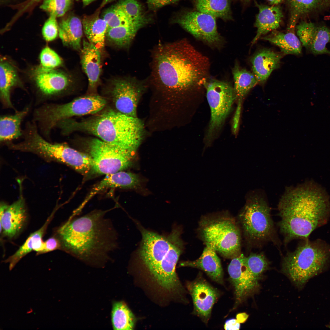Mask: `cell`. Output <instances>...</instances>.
I'll return each instance as SVG.
<instances>
[{"label": "cell", "mask_w": 330, "mask_h": 330, "mask_svg": "<svg viewBox=\"0 0 330 330\" xmlns=\"http://www.w3.org/2000/svg\"><path fill=\"white\" fill-rule=\"evenodd\" d=\"M237 319L239 322H244L245 321L248 317V316L245 313H242L241 314H239V315L237 316Z\"/></svg>", "instance_id": "cell-44"}, {"label": "cell", "mask_w": 330, "mask_h": 330, "mask_svg": "<svg viewBox=\"0 0 330 330\" xmlns=\"http://www.w3.org/2000/svg\"><path fill=\"white\" fill-rule=\"evenodd\" d=\"M216 251L212 247L206 245L202 253L197 259L193 261L182 262L180 265L197 268L204 271L214 281L223 283V273L220 260Z\"/></svg>", "instance_id": "cell-21"}, {"label": "cell", "mask_w": 330, "mask_h": 330, "mask_svg": "<svg viewBox=\"0 0 330 330\" xmlns=\"http://www.w3.org/2000/svg\"><path fill=\"white\" fill-rule=\"evenodd\" d=\"M117 3L133 21H139L149 16L145 14L138 0H119Z\"/></svg>", "instance_id": "cell-37"}, {"label": "cell", "mask_w": 330, "mask_h": 330, "mask_svg": "<svg viewBox=\"0 0 330 330\" xmlns=\"http://www.w3.org/2000/svg\"><path fill=\"white\" fill-rule=\"evenodd\" d=\"M208 58L186 39L159 44L152 54V80L154 92L149 110L156 117L173 119L180 98L204 86L210 68Z\"/></svg>", "instance_id": "cell-1"}, {"label": "cell", "mask_w": 330, "mask_h": 330, "mask_svg": "<svg viewBox=\"0 0 330 330\" xmlns=\"http://www.w3.org/2000/svg\"><path fill=\"white\" fill-rule=\"evenodd\" d=\"M239 218L244 235L252 245L277 243L270 208L261 197L253 195L249 198Z\"/></svg>", "instance_id": "cell-9"}, {"label": "cell", "mask_w": 330, "mask_h": 330, "mask_svg": "<svg viewBox=\"0 0 330 330\" xmlns=\"http://www.w3.org/2000/svg\"><path fill=\"white\" fill-rule=\"evenodd\" d=\"M215 18L197 10L190 11L180 15L175 22L198 39L218 47L222 39L217 31Z\"/></svg>", "instance_id": "cell-14"}, {"label": "cell", "mask_w": 330, "mask_h": 330, "mask_svg": "<svg viewBox=\"0 0 330 330\" xmlns=\"http://www.w3.org/2000/svg\"><path fill=\"white\" fill-rule=\"evenodd\" d=\"M88 145L93 162L92 170L95 173L106 175L113 174L127 168L133 164L134 153L98 138L90 140Z\"/></svg>", "instance_id": "cell-10"}, {"label": "cell", "mask_w": 330, "mask_h": 330, "mask_svg": "<svg viewBox=\"0 0 330 330\" xmlns=\"http://www.w3.org/2000/svg\"><path fill=\"white\" fill-rule=\"evenodd\" d=\"M186 287L193 299V313L207 323L219 297L218 291L200 277L188 282Z\"/></svg>", "instance_id": "cell-16"}, {"label": "cell", "mask_w": 330, "mask_h": 330, "mask_svg": "<svg viewBox=\"0 0 330 330\" xmlns=\"http://www.w3.org/2000/svg\"><path fill=\"white\" fill-rule=\"evenodd\" d=\"M83 30L82 21L74 15L64 18L59 25L58 34L63 45L77 51L82 47Z\"/></svg>", "instance_id": "cell-24"}, {"label": "cell", "mask_w": 330, "mask_h": 330, "mask_svg": "<svg viewBox=\"0 0 330 330\" xmlns=\"http://www.w3.org/2000/svg\"><path fill=\"white\" fill-rule=\"evenodd\" d=\"M93 115L80 121L72 118L60 120L56 127L63 135L75 131L85 132L135 154L146 134V127L142 120L112 109Z\"/></svg>", "instance_id": "cell-4"}, {"label": "cell", "mask_w": 330, "mask_h": 330, "mask_svg": "<svg viewBox=\"0 0 330 330\" xmlns=\"http://www.w3.org/2000/svg\"><path fill=\"white\" fill-rule=\"evenodd\" d=\"M72 0H44L40 8L56 17L64 15L71 6Z\"/></svg>", "instance_id": "cell-38"}, {"label": "cell", "mask_w": 330, "mask_h": 330, "mask_svg": "<svg viewBox=\"0 0 330 330\" xmlns=\"http://www.w3.org/2000/svg\"><path fill=\"white\" fill-rule=\"evenodd\" d=\"M52 215L48 218L44 224L39 229L31 233L24 244L11 256L6 260L9 264L11 270L23 257L32 251L42 253L44 248V243L42 238L46 229L51 220Z\"/></svg>", "instance_id": "cell-29"}, {"label": "cell", "mask_w": 330, "mask_h": 330, "mask_svg": "<svg viewBox=\"0 0 330 330\" xmlns=\"http://www.w3.org/2000/svg\"><path fill=\"white\" fill-rule=\"evenodd\" d=\"M106 103L105 98L97 94H87L65 104H46L35 109L32 121L42 135L49 138L59 121L75 116L95 114L103 109Z\"/></svg>", "instance_id": "cell-7"}, {"label": "cell", "mask_w": 330, "mask_h": 330, "mask_svg": "<svg viewBox=\"0 0 330 330\" xmlns=\"http://www.w3.org/2000/svg\"><path fill=\"white\" fill-rule=\"evenodd\" d=\"M111 317L114 330H132L134 327L135 318L134 315L123 301L113 302Z\"/></svg>", "instance_id": "cell-33"}, {"label": "cell", "mask_w": 330, "mask_h": 330, "mask_svg": "<svg viewBox=\"0 0 330 330\" xmlns=\"http://www.w3.org/2000/svg\"><path fill=\"white\" fill-rule=\"evenodd\" d=\"M199 230L206 245L223 256L232 259L241 253L240 231L233 218L225 215L206 217L200 220Z\"/></svg>", "instance_id": "cell-8"}, {"label": "cell", "mask_w": 330, "mask_h": 330, "mask_svg": "<svg viewBox=\"0 0 330 330\" xmlns=\"http://www.w3.org/2000/svg\"><path fill=\"white\" fill-rule=\"evenodd\" d=\"M245 258L241 253L232 259L228 267L230 280L234 290L235 301L233 309L259 286L258 280L253 277L248 267Z\"/></svg>", "instance_id": "cell-15"}, {"label": "cell", "mask_w": 330, "mask_h": 330, "mask_svg": "<svg viewBox=\"0 0 330 330\" xmlns=\"http://www.w3.org/2000/svg\"><path fill=\"white\" fill-rule=\"evenodd\" d=\"M278 225L285 244L296 239L306 240L326 222L330 203L324 191L309 182L291 190L278 206Z\"/></svg>", "instance_id": "cell-3"}, {"label": "cell", "mask_w": 330, "mask_h": 330, "mask_svg": "<svg viewBox=\"0 0 330 330\" xmlns=\"http://www.w3.org/2000/svg\"><path fill=\"white\" fill-rule=\"evenodd\" d=\"M240 322L237 319H231L227 321L224 326L226 330H239L240 327Z\"/></svg>", "instance_id": "cell-43"}, {"label": "cell", "mask_w": 330, "mask_h": 330, "mask_svg": "<svg viewBox=\"0 0 330 330\" xmlns=\"http://www.w3.org/2000/svg\"><path fill=\"white\" fill-rule=\"evenodd\" d=\"M111 83L109 92L115 110L128 116L138 117V104L147 86L132 78L115 79Z\"/></svg>", "instance_id": "cell-13"}, {"label": "cell", "mask_w": 330, "mask_h": 330, "mask_svg": "<svg viewBox=\"0 0 330 330\" xmlns=\"http://www.w3.org/2000/svg\"><path fill=\"white\" fill-rule=\"evenodd\" d=\"M197 11L222 20H232L231 0H195Z\"/></svg>", "instance_id": "cell-31"}, {"label": "cell", "mask_w": 330, "mask_h": 330, "mask_svg": "<svg viewBox=\"0 0 330 330\" xmlns=\"http://www.w3.org/2000/svg\"><path fill=\"white\" fill-rule=\"evenodd\" d=\"M56 17L50 15L45 23L42 29V34L44 39L46 41H52L57 37L59 32V25Z\"/></svg>", "instance_id": "cell-40"}, {"label": "cell", "mask_w": 330, "mask_h": 330, "mask_svg": "<svg viewBox=\"0 0 330 330\" xmlns=\"http://www.w3.org/2000/svg\"><path fill=\"white\" fill-rule=\"evenodd\" d=\"M44 243V248L42 253L50 252L60 249L61 247V242L59 239L51 237L47 240Z\"/></svg>", "instance_id": "cell-42"}, {"label": "cell", "mask_w": 330, "mask_h": 330, "mask_svg": "<svg viewBox=\"0 0 330 330\" xmlns=\"http://www.w3.org/2000/svg\"><path fill=\"white\" fill-rule=\"evenodd\" d=\"M248 267L253 277L258 280L262 273L268 268L269 262L262 253H251L246 257Z\"/></svg>", "instance_id": "cell-36"}, {"label": "cell", "mask_w": 330, "mask_h": 330, "mask_svg": "<svg viewBox=\"0 0 330 330\" xmlns=\"http://www.w3.org/2000/svg\"><path fill=\"white\" fill-rule=\"evenodd\" d=\"M30 108L28 105L13 114L2 115L0 120V141L6 142L22 136L21 123Z\"/></svg>", "instance_id": "cell-27"}, {"label": "cell", "mask_w": 330, "mask_h": 330, "mask_svg": "<svg viewBox=\"0 0 330 330\" xmlns=\"http://www.w3.org/2000/svg\"><path fill=\"white\" fill-rule=\"evenodd\" d=\"M181 0H147L149 9L156 10L165 6L176 3Z\"/></svg>", "instance_id": "cell-41"}, {"label": "cell", "mask_w": 330, "mask_h": 330, "mask_svg": "<svg viewBox=\"0 0 330 330\" xmlns=\"http://www.w3.org/2000/svg\"><path fill=\"white\" fill-rule=\"evenodd\" d=\"M39 59L41 66L47 69H54L62 63V60L58 54L48 47H46L42 50Z\"/></svg>", "instance_id": "cell-39"}, {"label": "cell", "mask_w": 330, "mask_h": 330, "mask_svg": "<svg viewBox=\"0 0 330 330\" xmlns=\"http://www.w3.org/2000/svg\"><path fill=\"white\" fill-rule=\"evenodd\" d=\"M113 0H103L101 5L100 8H102L103 7L107 4L113 1Z\"/></svg>", "instance_id": "cell-47"}, {"label": "cell", "mask_w": 330, "mask_h": 330, "mask_svg": "<svg viewBox=\"0 0 330 330\" xmlns=\"http://www.w3.org/2000/svg\"><path fill=\"white\" fill-rule=\"evenodd\" d=\"M83 3V6H86L94 1L95 0H81Z\"/></svg>", "instance_id": "cell-46"}, {"label": "cell", "mask_w": 330, "mask_h": 330, "mask_svg": "<svg viewBox=\"0 0 330 330\" xmlns=\"http://www.w3.org/2000/svg\"><path fill=\"white\" fill-rule=\"evenodd\" d=\"M99 12L90 16H84L82 20L83 30L90 42L100 50L105 46V40L108 25L99 16Z\"/></svg>", "instance_id": "cell-28"}, {"label": "cell", "mask_w": 330, "mask_h": 330, "mask_svg": "<svg viewBox=\"0 0 330 330\" xmlns=\"http://www.w3.org/2000/svg\"><path fill=\"white\" fill-rule=\"evenodd\" d=\"M297 34L308 53L314 55H330L326 45L330 43V29L324 25L302 22L297 26Z\"/></svg>", "instance_id": "cell-17"}, {"label": "cell", "mask_w": 330, "mask_h": 330, "mask_svg": "<svg viewBox=\"0 0 330 330\" xmlns=\"http://www.w3.org/2000/svg\"><path fill=\"white\" fill-rule=\"evenodd\" d=\"M150 17L130 25L108 28L106 38L111 44L119 48L130 46L138 31L151 21Z\"/></svg>", "instance_id": "cell-25"}, {"label": "cell", "mask_w": 330, "mask_h": 330, "mask_svg": "<svg viewBox=\"0 0 330 330\" xmlns=\"http://www.w3.org/2000/svg\"><path fill=\"white\" fill-rule=\"evenodd\" d=\"M141 181L138 174L121 171L106 175L105 177L92 188L83 204H85L93 196L106 189L120 187L137 189L141 186Z\"/></svg>", "instance_id": "cell-22"}, {"label": "cell", "mask_w": 330, "mask_h": 330, "mask_svg": "<svg viewBox=\"0 0 330 330\" xmlns=\"http://www.w3.org/2000/svg\"><path fill=\"white\" fill-rule=\"evenodd\" d=\"M140 228L142 240L137 253L139 260L163 288L168 291L177 288L181 284L175 267L183 248L180 232L173 229L163 235Z\"/></svg>", "instance_id": "cell-5"}, {"label": "cell", "mask_w": 330, "mask_h": 330, "mask_svg": "<svg viewBox=\"0 0 330 330\" xmlns=\"http://www.w3.org/2000/svg\"><path fill=\"white\" fill-rule=\"evenodd\" d=\"M211 111V119L207 138L211 139L221 127L229 113L237 97L234 88L229 83L215 79L204 84Z\"/></svg>", "instance_id": "cell-11"}, {"label": "cell", "mask_w": 330, "mask_h": 330, "mask_svg": "<svg viewBox=\"0 0 330 330\" xmlns=\"http://www.w3.org/2000/svg\"><path fill=\"white\" fill-rule=\"evenodd\" d=\"M234 85V89L240 100L245 96L258 83L253 73L241 68L237 63L232 69Z\"/></svg>", "instance_id": "cell-34"}, {"label": "cell", "mask_w": 330, "mask_h": 330, "mask_svg": "<svg viewBox=\"0 0 330 330\" xmlns=\"http://www.w3.org/2000/svg\"><path fill=\"white\" fill-rule=\"evenodd\" d=\"M289 9V25L295 26L301 16L329 5L330 0H286Z\"/></svg>", "instance_id": "cell-32"}, {"label": "cell", "mask_w": 330, "mask_h": 330, "mask_svg": "<svg viewBox=\"0 0 330 330\" xmlns=\"http://www.w3.org/2000/svg\"><path fill=\"white\" fill-rule=\"evenodd\" d=\"M262 39L279 47L284 54L299 55L302 54L301 43L294 32H287L284 33L274 30Z\"/></svg>", "instance_id": "cell-30"}, {"label": "cell", "mask_w": 330, "mask_h": 330, "mask_svg": "<svg viewBox=\"0 0 330 330\" xmlns=\"http://www.w3.org/2000/svg\"><path fill=\"white\" fill-rule=\"evenodd\" d=\"M31 76L37 90V101L40 102L64 95L73 83L71 77L64 72L42 66L34 68Z\"/></svg>", "instance_id": "cell-12"}, {"label": "cell", "mask_w": 330, "mask_h": 330, "mask_svg": "<svg viewBox=\"0 0 330 330\" xmlns=\"http://www.w3.org/2000/svg\"><path fill=\"white\" fill-rule=\"evenodd\" d=\"M105 212L93 211L68 220L58 229L61 247L86 263L104 265L117 246V235Z\"/></svg>", "instance_id": "cell-2"}, {"label": "cell", "mask_w": 330, "mask_h": 330, "mask_svg": "<svg viewBox=\"0 0 330 330\" xmlns=\"http://www.w3.org/2000/svg\"><path fill=\"white\" fill-rule=\"evenodd\" d=\"M271 4L277 5L280 3L283 0H267Z\"/></svg>", "instance_id": "cell-45"}, {"label": "cell", "mask_w": 330, "mask_h": 330, "mask_svg": "<svg viewBox=\"0 0 330 330\" xmlns=\"http://www.w3.org/2000/svg\"><path fill=\"white\" fill-rule=\"evenodd\" d=\"M149 16L139 21H133L117 3L107 9L103 12L102 18L106 22L108 28H110L130 25Z\"/></svg>", "instance_id": "cell-35"}, {"label": "cell", "mask_w": 330, "mask_h": 330, "mask_svg": "<svg viewBox=\"0 0 330 330\" xmlns=\"http://www.w3.org/2000/svg\"><path fill=\"white\" fill-rule=\"evenodd\" d=\"M256 5L259 10L254 24L257 30L252 45L262 35L278 28L283 16L281 8L278 6H269L257 3Z\"/></svg>", "instance_id": "cell-23"}, {"label": "cell", "mask_w": 330, "mask_h": 330, "mask_svg": "<svg viewBox=\"0 0 330 330\" xmlns=\"http://www.w3.org/2000/svg\"><path fill=\"white\" fill-rule=\"evenodd\" d=\"M19 79L16 70L9 62L1 59L0 65V97L3 106L16 111L11 101L12 89L16 86Z\"/></svg>", "instance_id": "cell-26"}, {"label": "cell", "mask_w": 330, "mask_h": 330, "mask_svg": "<svg viewBox=\"0 0 330 330\" xmlns=\"http://www.w3.org/2000/svg\"><path fill=\"white\" fill-rule=\"evenodd\" d=\"M240 0V1H242V2H249L251 0Z\"/></svg>", "instance_id": "cell-48"}, {"label": "cell", "mask_w": 330, "mask_h": 330, "mask_svg": "<svg viewBox=\"0 0 330 330\" xmlns=\"http://www.w3.org/2000/svg\"><path fill=\"white\" fill-rule=\"evenodd\" d=\"M81 52V63L88 80L89 93H95L101 71L100 50L94 45L83 40Z\"/></svg>", "instance_id": "cell-19"}, {"label": "cell", "mask_w": 330, "mask_h": 330, "mask_svg": "<svg viewBox=\"0 0 330 330\" xmlns=\"http://www.w3.org/2000/svg\"><path fill=\"white\" fill-rule=\"evenodd\" d=\"M284 54L282 52L263 49L253 55L250 61L258 83L263 84L266 81L272 71L279 67Z\"/></svg>", "instance_id": "cell-20"}, {"label": "cell", "mask_w": 330, "mask_h": 330, "mask_svg": "<svg viewBox=\"0 0 330 330\" xmlns=\"http://www.w3.org/2000/svg\"><path fill=\"white\" fill-rule=\"evenodd\" d=\"M330 257V249L324 243L306 239L284 257L282 270L296 286L301 287L322 272Z\"/></svg>", "instance_id": "cell-6"}, {"label": "cell", "mask_w": 330, "mask_h": 330, "mask_svg": "<svg viewBox=\"0 0 330 330\" xmlns=\"http://www.w3.org/2000/svg\"><path fill=\"white\" fill-rule=\"evenodd\" d=\"M0 232L9 239L16 237L26 222L27 214L22 195L9 205L2 203L0 208Z\"/></svg>", "instance_id": "cell-18"}]
</instances>
